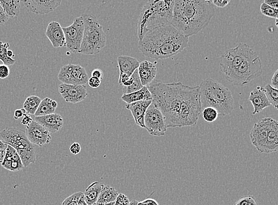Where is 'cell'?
<instances>
[{
  "label": "cell",
  "instance_id": "obj_1",
  "mask_svg": "<svg viewBox=\"0 0 278 205\" xmlns=\"http://www.w3.org/2000/svg\"><path fill=\"white\" fill-rule=\"evenodd\" d=\"M147 88L151 94L152 104L162 112L167 129L197 125L202 111L199 86L166 84L155 79Z\"/></svg>",
  "mask_w": 278,
  "mask_h": 205
},
{
  "label": "cell",
  "instance_id": "obj_2",
  "mask_svg": "<svg viewBox=\"0 0 278 205\" xmlns=\"http://www.w3.org/2000/svg\"><path fill=\"white\" fill-rule=\"evenodd\" d=\"M215 13L209 0H175L172 25L189 38L204 29Z\"/></svg>",
  "mask_w": 278,
  "mask_h": 205
},
{
  "label": "cell",
  "instance_id": "obj_3",
  "mask_svg": "<svg viewBox=\"0 0 278 205\" xmlns=\"http://www.w3.org/2000/svg\"><path fill=\"white\" fill-rule=\"evenodd\" d=\"M189 38L172 24L156 28L139 40L138 49L144 56L153 59L172 57L188 47Z\"/></svg>",
  "mask_w": 278,
  "mask_h": 205
},
{
  "label": "cell",
  "instance_id": "obj_4",
  "mask_svg": "<svg viewBox=\"0 0 278 205\" xmlns=\"http://www.w3.org/2000/svg\"><path fill=\"white\" fill-rule=\"evenodd\" d=\"M174 1L149 0L139 17L137 34L140 40L146 33L162 26L172 24Z\"/></svg>",
  "mask_w": 278,
  "mask_h": 205
},
{
  "label": "cell",
  "instance_id": "obj_5",
  "mask_svg": "<svg viewBox=\"0 0 278 205\" xmlns=\"http://www.w3.org/2000/svg\"><path fill=\"white\" fill-rule=\"evenodd\" d=\"M199 87L202 110L206 107H212L220 115L226 116L232 113L234 98L229 88L211 78L203 80Z\"/></svg>",
  "mask_w": 278,
  "mask_h": 205
},
{
  "label": "cell",
  "instance_id": "obj_6",
  "mask_svg": "<svg viewBox=\"0 0 278 205\" xmlns=\"http://www.w3.org/2000/svg\"><path fill=\"white\" fill-rule=\"evenodd\" d=\"M83 17L84 30L79 54L86 55L98 54L105 47L106 35L95 16L84 15Z\"/></svg>",
  "mask_w": 278,
  "mask_h": 205
},
{
  "label": "cell",
  "instance_id": "obj_7",
  "mask_svg": "<svg viewBox=\"0 0 278 205\" xmlns=\"http://www.w3.org/2000/svg\"><path fill=\"white\" fill-rule=\"evenodd\" d=\"M0 138L5 143L16 150L24 168L35 163V148L34 145L28 140L24 131L12 127L6 128L0 132Z\"/></svg>",
  "mask_w": 278,
  "mask_h": 205
},
{
  "label": "cell",
  "instance_id": "obj_8",
  "mask_svg": "<svg viewBox=\"0 0 278 205\" xmlns=\"http://www.w3.org/2000/svg\"><path fill=\"white\" fill-rule=\"evenodd\" d=\"M263 72L261 59L253 50L238 68L226 77L229 83L237 86H244L261 76Z\"/></svg>",
  "mask_w": 278,
  "mask_h": 205
},
{
  "label": "cell",
  "instance_id": "obj_9",
  "mask_svg": "<svg viewBox=\"0 0 278 205\" xmlns=\"http://www.w3.org/2000/svg\"><path fill=\"white\" fill-rule=\"evenodd\" d=\"M253 49L244 43H240L236 48L229 49L220 58L221 71L227 77L231 75L251 54Z\"/></svg>",
  "mask_w": 278,
  "mask_h": 205
},
{
  "label": "cell",
  "instance_id": "obj_10",
  "mask_svg": "<svg viewBox=\"0 0 278 205\" xmlns=\"http://www.w3.org/2000/svg\"><path fill=\"white\" fill-rule=\"evenodd\" d=\"M63 30L66 37V47L73 54H79L84 30L83 16L77 17L71 25L63 27Z\"/></svg>",
  "mask_w": 278,
  "mask_h": 205
},
{
  "label": "cell",
  "instance_id": "obj_11",
  "mask_svg": "<svg viewBox=\"0 0 278 205\" xmlns=\"http://www.w3.org/2000/svg\"><path fill=\"white\" fill-rule=\"evenodd\" d=\"M58 78L63 84L83 86L88 83V77L86 70L78 65L69 64L60 68Z\"/></svg>",
  "mask_w": 278,
  "mask_h": 205
},
{
  "label": "cell",
  "instance_id": "obj_12",
  "mask_svg": "<svg viewBox=\"0 0 278 205\" xmlns=\"http://www.w3.org/2000/svg\"><path fill=\"white\" fill-rule=\"evenodd\" d=\"M145 129L150 135L156 137L165 136L167 127L162 112L152 104L146 111L144 117Z\"/></svg>",
  "mask_w": 278,
  "mask_h": 205
},
{
  "label": "cell",
  "instance_id": "obj_13",
  "mask_svg": "<svg viewBox=\"0 0 278 205\" xmlns=\"http://www.w3.org/2000/svg\"><path fill=\"white\" fill-rule=\"evenodd\" d=\"M273 118H262L255 124L250 134L251 142L261 153H264L267 138L271 126Z\"/></svg>",
  "mask_w": 278,
  "mask_h": 205
},
{
  "label": "cell",
  "instance_id": "obj_14",
  "mask_svg": "<svg viewBox=\"0 0 278 205\" xmlns=\"http://www.w3.org/2000/svg\"><path fill=\"white\" fill-rule=\"evenodd\" d=\"M59 93L67 102L77 104L87 97V87L83 86H73L65 84H60Z\"/></svg>",
  "mask_w": 278,
  "mask_h": 205
},
{
  "label": "cell",
  "instance_id": "obj_15",
  "mask_svg": "<svg viewBox=\"0 0 278 205\" xmlns=\"http://www.w3.org/2000/svg\"><path fill=\"white\" fill-rule=\"evenodd\" d=\"M25 133L31 143L40 147L49 144L52 139L48 131L34 120L26 127Z\"/></svg>",
  "mask_w": 278,
  "mask_h": 205
},
{
  "label": "cell",
  "instance_id": "obj_16",
  "mask_svg": "<svg viewBox=\"0 0 278 205\" xmlns=\"http://www.w3.org/2000/svg\"><path fill=\"white\" fill-rule=\"evenodd\" d=\"M25 6L30 12L37 15H46L54 11L61 4V0H48V1H35L28 0L23 1Z\"/></svg>",
  "mask_w": 278,
  "mask_h": 205
},
{
  "label": "cell",
  "instance_id": "obj_17",
  "mask_svg": "<svg viewBox=\"0 0 278 205\" xmlns=\"http://www.w3.org/2000/svg\"><path fill=\"white\" fill-rule=\"evenodd\" d=\"M46 37L51 42L52 47L55 48L66 47V37L63 27L57 22H52L46 28Z\"/></svg>",
  "mask_w": 278,
  "mask_h": 205
},
{
  "label": "cell",
  "instance_id": "obj_18",
  "mask_svg": "<svg viewBox=\"0 0 278 205\" xmlns=\"http://www.w3.org/2000/svg\"><path fill=\"white\" fill-rule=\"evenodd\" d=\"M34 121L51 133L58 132L64 125V120L61 115L55 113L48 115L35 116Z\"/></svg>",
  "mask_w": 278,
  "mask_h": 205
},
{
  "label": "cell",
  "instance_id": "obj_19",
  "mask_svg": "<svg viewBox=\"0 0 278 205\" xmlns=\"http://www.w3.org/2000/svg\"><path fill=\"white\" fill-rule=\"evenodd\" d=\"M249 100L254 107L253 115L259 114L263 109L271 105L266 96L264 87H256L255 90L252 91L249 95Z\"/></svg>",
  "mask_w": 278,
  "mask_h": 205
},
{
  "label": "cell",
  "instance_id": "obj_20",
  "mask_svg": "<svg viewBox=\"0 0 278 205\" xmlns=\"http://www.w3.org/2000/svg\"><path fill=\"white\" fill-rule=\"evenodd\" d=\"M152 104V100L140 101L127 104L126 107L130 110L135 120V123L141 128L145 129L144 117L146 111Z\"/></svg>",
  "mask_w": 278,
  "mask_h": 205
},
{
  "label": "cell",
  "instance_id": "obj_21",
  "mask_svg": "<svg viewBox=\"0 0 278 205\" xmlns=\"http://www.w3.org/2000/svg\"><path fill=\"white\" fill-rule=\"evenodd\" d=\"M2 165L3 168L12 172H19L24 168L16 150L9 145L6 148L5 157Z\"/></svg>",
  "mask_w": 278,
  "mask_h": 205
},
{
  "label": "cell",
  "instance_id": "obj_22",
  "mask_svg": "<svg viewBox=\"0 0 278 205\" xmlns=\"http://www.w3.org/2000/svg\"><path fill=\"white\" fill-rule=\"evenodd\" d=\"M138 72L142 86L147 87L156 78V66L148 61H142L138 67Z\"/></svg>",
  "mask_w": 278,
  "mask_h": 205
},
{
  "label": "cell",
  "instance_id": "obj_23",
  "mask_svg": "<svg viewBox=\"0 0 278 205\" xmlns=\"http://www.w3.org/2000/svg\"><path fill=\"white\" fill-rule=\"evenodd\" d=\"M119 68L120 75L126 74L131 76L135 70L138 69L140 62L136 58L129 56H120L117 59Z\"/></svg>",
  "mask_w": 278,
  "mask_h": 205
},
{
  "label": "cell",
  "instance_id": "obj_24",
  "mask_svg": "<svg viewBox=\"0 0 278 205\" xmlns=\"http://www.w3.org/2000/svg\"><path fill=\"white\" fill-rule=\"evenodd\" d=\"M278 150V123L276 120L273 119L267 138L264 153H275Z\"/></svg>",
  "mask_w": 278,
  "mask_h": 205
},
{
  "label": "cell",
  "instance_id": "obj_25",
  "mask_svg": "<svg viewBox=\"0 0 278 205\" xmlns=\"http://www.w3.org/2000/svg\"><path fill=\"white\" fill-rule=\"evenodd\" d=\"M105 185L99 182H95L90 184L85 190L84 199L87 205H95Z\"/></svg>",
  "mask_w": 278,
  "mask_h": 205
},
{
  "label": "cell",
  "instance_id": "obj_26",
  "mask_svg": "<svg viewBox=\"0 0 278 205\" xmlns=\"http://www.w3.org/2000/svg\"><path fill=\"white\" fill-rule=\"evenodd\" d=\"M121 99L127 104H130L135 102L152 100V96L147 87H143L141 90L135 93L123 94Z\"/></svg>",
  "mask_w": 278,
  "mask_h": 205
},
{
  "label": "cell",
  "instance_id": "obj_27",
  "mask_svg": "<svg viewBox=\"0 0 278 205\" xmlns=\"http://www.w3.org/2000/svg\"><path fill=\"white\" fill-rule=\"evenodd\" d=\"M57 106L58 103L56 101L51 100V98H45L42 100L35 115L41 116L54 114Z\"/></svg>",
  "mask_w": 278,
  "mask_h": 205
},
{
  "label": "cell",
  "instance_id": "obj_28",
  "mask_svg": "<svg viewBox=\"0 0 278 205\" xmlns=\"http://www.w3.org/2000/svg\"><path fill=\"white\" fill-rule=\"evenodd\" d=\"M119 193L113 187L104 186L99 196L96 203H108L115 202Z\"/></svg>",
  "mask_w": 278,
  "mask_h": 205
},
{
  "label": "cell",
  "instance_id": "obj_29",
  "mask_svg": "<svg viewBox=\"0 0 278 205\" xmlns=\"http://www.w3.org/2000/svg\"><path fill=\"white\" fill-rule=\"evenodd\" d=\"M0 5L9 19L19 16L20 10V1L18 0L0 1Z\"/></svg>",
  "mask_w": 278,
  "mask_h": 205
},
{
  "label": "cell",
  "instance_id": "obj_30",
  "mask_svg": "<svg viewBox=\"0 0 278 205\" xmlns=\"http://www.w3.org/2000/svg\"><path fill=\"white\" fill-rule=\"evenodd\" d=\"M42 99L36 95H31L25 100L23 109L28 114L35 115L40 105Z\"/></svg>",
  "mask_w": 278,
  "mask_h": 205
},
{
  "label": "cell",
  "instance_id": "obj_31",
  "mask_svg": "<svg viewBox=\"0 0 278 205\" xmlns=\"http://www.w3.org/2000/svg\"><path fill=\"white\" fill-rule=\"evenodd\" d=\"M133 77L134 82L132 86L129 87H122V92L123 94H129L140 91L143 88L141 82L140 77H139L138 69L135 70L132 75Z\"/></svg>",
  "mask_w": 278,
  "mask_h": 205
},
{
  "label": "cell",
  "instance_id": "obj_32",
  "mask_svg": "<svg viewBox=\"0 0 278 205\" xmlns=\"http://www.w3.org/2000/svg\"><path fill=\"white\" fill-rule=\"evenodd\" d=\"M9 47V43H3L2 42H0V61L3 63L4 65L8 66L13 65L16 63V60L10 58L7 56V51Z\"/></svg>",
  "mask_w": 278,
  "mask_h": 205
},
{
  "label": "cell",
  "instance_id": "obj_33",
  "mask_svg": "<svg viewBox=\"0 0 278 205\" xmlns=\"http://www.w3.org/2000/svg\"><path fill=\"white\" fill-rule=\"evenodd\" d=\"M265 93L270 105L274 108H278V90L273 88L270 84H267L264 88Z\"/></svg>",
  "mask_w": 278,
  "mask_h": 205
},
{
  "label": "cell",
  "instance_id": "obj_34",
  "mask_svg": "<svg viewBox=\"0 0 278 205\" xmlns=\"http://www.w3.org/2000/svg\"><path fill=\"white\" fill-rule=\"evenodd\" d=\"M219 112L215 108L206 107L203 109L202 116L205 121L209 123H212L216 121L219 117Z\"/></svg>",
  "mask_w": 278,
  "mask_h": 205
},
{
  "label": "cell",
  "instance_id": "obj_35",
  "mask_svg": "<svg viewBox=\"0 0 278 205\" xmlns=\"http://www.w3.org/2000/svg\"><path fill=\"white\" fill-rule=\"evenodd\" d=\"M261 12L263 15L270 17V18L277 19L278 10L270 8L264 3H262L261 5Z\"/></svg>",
  "mask_w": 278,
  "mask_h": 205
},
{
  "label": "cell",
  "instance_id": "obj_36",
  "mask_svg": "<svg viewBox=\"0 0 278 205\" xmlns=\"http://www.w3.org/2000/svg\"><path fill=\"white\" fill-rule=\"evenodd\" d=\"M82 194L83 193L81 192H78L71 194L63 201L62 205H78V201Z\"/></svg>",
  "mask_w": 278,
  "mask_h": 205
},
{
  "label": "cell",
  "instance_id": "obj_37",
  "mask_svg": "<svg viewBox=\"0 0 278 205\" xmlns=\"http://www.w3.org/2000/svg\"><path fill=\"white\" fill-rule=\"evenodd\" d=\"M234 205H258V203L254 196H245L240 197Z\"/></svg>",
  "mask_w": 278,
  "mask_h": 205
},
{
  "label": "cell",
  "instance_id": "obj_38",
  "mask_svg": "<svg viewBox=\"0 0 278 205\" xmlns=\"http://www.w3.org/2000/svg\"><path fill=\"white\" fill-rule=\"evenodd\" d=\"M130 201L129 198L123 193H119L117 197L115 205H129Z\"/></svg>",
  "mask_w": 278,
  "mask_h": 205
},
{
  "label": "cell",
  "instance_id": "obj_39",
  "mask_svg": "<svg viewBox=\"0 0 278 205\" xmlns=\"http://www.w3.org/2000/svg\"><path fill=\"white\" fill-rule=\"evenodd\" d=\"M10 69L8 66L0 65V79H6L10 75Z\"/></svg>",
  "mask_w": 278,
  "mask_h": 205
},
{
  "label": "cell",
  "instance_id": "obj_40",
  "mask_svg": "<svg viewBox=\"0 0 278 205\" xmlns=\"http://www.w3.org/2000/svg\"><path fill=\"white\" fill-rule=\"evenodd\" d=\"M88 84L89 87L92 88H98L101 86V80L97 78V77L91 76L90 79H88Z\"/></svg>",
  "mask_w": 278,
  "mask_h": 205
},
{
  "label": "cell",
  "instance_id": "obj_41",
  "mask_svg": "<svg viewBox=\"0 0 278 205\" xmlns=\"http://www.w3.org/2000/svg\"><path fill=\"white\" fill-rule=\"evenodd\" d=\"M9 20V17L6 15L5 12L0 5V26H5L8 23Z\"/></svg>",
  "mask_w": 278,
  "mask_h": 205
},
{
  "label": "cell",
  "instance_id": "obj_42",
  "mask_svg": "<svg viewBox=\"0 0 278 205\" xmlns=\"http://www.w3.org/2000/svg\"><path fill=\"white\" fill-rule=\"evenodd\" d=\"M212 4L218 8H224L227 6L230 3V0H212Z\"/></svg>",
  "mask_w": 278,
  "mask_h": 205
},
{
  "label": "cell",
  "instance_id": "obj_43",
  "mask_svg": "<svg viewBox=\"0 0 278 205\" xmlns=\"http://www.w3.org/2000/svg\"><path fill=\"white\" fill-rule=\"evenodd\" d=\"M70 150L71 153L74 155L79 154L80 152L81 151L80 145L78 143H74L73 144H71Z\"/></svg>",
  "mask_w": 278,
  "mask_h": 205
},
{
  "label": "cell",
  "instance_id": "obj_44",
  "mask_svg": "<svg viewBox=\"0 0 278 205\" xmlns=\"http://www.w3.org/2000/svg\"><path fill=\"white\" fill-rule=\"evenodd\" d=\"M138 205H159L158 201L153 199H146L141 201H138Z\"/></svg>",
  "mask_w": 278,
  "mask_h": 205
},
{
  "label": "cell",
  "instance_id": "obj_45",
  "mask_svg": "<svg viewBox=\"0 0 278 205\" xmlns=\"http://www.w3.org/2000/svg\"><path fill=\"white\" fill-rule=\"evenodd\" d=\"M91 76L97 77L100 80H102L103 78V72L101 69H95L91 72Z\"/></svg>",
  "mask_w": 278,
  "mask_h": 205
},
{
  "label": "cell",
  "instance_id": "obj_46",
  "mask_svg": "<svg viewBox=\"0 0 278 205\" xmlns=\"http://www.w3.org/2000/svg\"><path fill=\"white\" fill-rule=\"evenodd\" d=\"M271 87H272L273 88H275V89L277 90L278 89V70L277 69L275 72V73L273 74V75L271 79V85H270Z\"/></svg>",
  "mask_w": 278,
  "mask_h": 205
},
{
  "label": "cell",
  "instance_id": "obj_47",
  "mask_svg": "<svg viewBox=\"0 0 278 205\" xmlns=\"http://www.w3.org/2000/svg\"><path fill=\"white\" fill-rule=\"evenodd\" d=\"M26 111H25L23 108L17 109V110L14 112V118L15 119H19L20 118L22 117L24 115L26 114Z\"/></svg>",
  "mask_w": 278,
  "mask_h": 205
},
{
  "label": "cell",
  "instance_id": "obj_48",
  "mask_svg": "<svg viewBox=\"0 0 278 205\" xmlns=\"http://www.w3.org/2000/svg\"><path fill=\"white\" fill-rule=\"evenodd\" d=\"M263 3L266 5H268L270 8L278 10V1L277 0H265Z\"/></svg>",
  "mask_w": 278,
  "mask_h": 205
},
{
  "label": "cell",
  "instance_id": "obj_49",
  "mask_svg": "<svg viewBox=\"0 0 278 205\" xmlns=\"http://www.w3.org/2000/svg\"><path fill=\"white\" fill-rule=\"evenodd\" d=\"M33 121L31 116L28 114H25L23 116L22 120H21V124L24 126H28Z\"/></svg>",
  "mask_w": 278,
  "mask_h": 205
},
{
  "label": "cell",
  "instance_id": "obj_50",
  "mask_svg": "<svg viewBox=\"0 0 278 205\" xmlns=\"http://www.w3.org/2000/svg\"><path fill=\"white\" fill-rule=\"evenodd\" d=\"M7 146H8V145L5 143V141L0 138V151L6 150Z\"/></svg>",
  "mask_w": 278,
  "mask_h": 205
},
{
  "label": "cell",
  "instance_id": "obj_51",
  "mask_svg": "<svg viewBox=\"0 0 278 205\" xmlns=\"http://www.w3.org/2000/svg\"><path fill=\"white\" fill-rule=\"evenodd\" d=\"M6 150L0 151V164H2L5 158Z\"/></svg>",
  "mask_w": 278,
  "mask_h": 205
},
{
  "label": "cell",
  "instance_id": "obj_52",
  "mask_svg": "<svg viewBox=\"0 0 278 205\" xmlns=\"http://www.w3.org/2000/svg\"><path fill=\"white\" fill-rule=\"evenodd\" d=\"M78 205H87L86 203L85 202L83 193L81 194L79 201H78Z\"/></svg>",
  "mask_w": 278,
  "mask_h": 205
},
{
  "label": "cell",
  "instance_id": "obj_53",
  "mask_svg": "<svg viewBox=\"0 0 278 205\" xmlns=\"http://www.w3.org/2000/svg\"><path fill=\"white\" fill-rule=\"evenodd\" d=\"M7 56H8L9 58H12L13 57H14V56L15 55H14L12 51L8 50V51H7Z\"/></svg>",
  "mask_w": 278,
  "mask_h": 205
},
{
  "label": "cell",
  "instance_id": "obj_54",
  "mask_svg": "<svg viewBox=\"0 0 278 205\" xmlns=\"http://www.w3.org/2000/svg\"><path fill=\"white\" fill-rule=\"evenodd\" d=\"M138 201L136 200H133L130 201L129 205H138Z\"/></svg>",
  "mask_w": 278,
  "mask_h": 205
},
{
  "label": "cell",
  "instance_id": "obj_55",
  "mask_svg": "<svg viewBox=\"0 0 278 205\" xmlns=\"http://www.w3.org/2000/svg\"><path fill=\"white\" fill-rule=\"evenodd\" d=\"M115 202H111L108 203H96L95 205H115Z\"/></svg>",
  "mask_w": 278,
  "mask_h": 205
}]
</instances>
